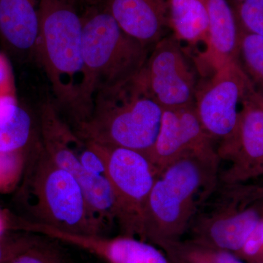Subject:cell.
<instances>
[{"instance_id":"obj_23","label":"cell","mask_w":263,"mask_h":263,"mask_svg":"<svg viewBox=\"0 0 263 263\" xmlns=\"http://www.w3.org/2000/svg\"><path fill=\"white\" fill-rule=\"evenodd\" d=\"M7 235L0 237V263L9 262L17 254L28 248L41 238L33 233Z\"/></svg>"},{"instance_id":"obj_22","label":"cell","mask_w":263,"mask_h":263,"mask_svg":"<svg viewBox=\"0 0 263 263\" xmlns=\"http://www.w3.org/2000/svg\"><path fill=\"white\" fill-rule=\"evenodd\" d=\"M233 8L238 29L263 37V0H245Z\"/></svg>"},{"instance_id":"obj_21","label":"cell","mask_w":263,"mask_h":263,"mask_svg":"<svg viewBox=\"0 0 263 263\" xmlns=\"http://www.w3.org/2000/svg\"><path fill=\"white\" fill-rule=\"evenodd\" d=\"M8 263H65V257L57 240L40 238Z\"/></svg>"},{"instance_id":"obj_16","label":"cell","mask_w":263,"mask_h":263,"mask_svg":"<svg viewBox=\"0 0 263 263\" xmlns=\"http://www.w3.org/2000/svg\"><path fill=\"white\" fill-rule=\"evenodd\" d=\"M39 29L37 0H0V40L12 53L34 55Z\"/></svg>"},{"instance_id":"obj_9","label":"cell","mask_w":263,"mask_h":263,"mask_svg":"<svg viewBox=\"0 0 263 263\" xmlns=\"http://www.w3.org/2000/svg\"><path fill=\"white\" fill-rule=\"evenodd\" d=\"M138 78L163 109L195 104L199 84L196 71L174 34L162 38L153 46Z\"/></svg>"},{"instance_id":"obj_19","label":"cell","mask_w":263,"mask_h":263,"mask_svg":"<svg viewBox=\"0 0 263 263\" xmlns=\"http://www.w3.org/2000/svg\"><path fill=\"white\" fill-rule=\"evenodd\" d=\"M238 62L254 87L263 95V37L239 29Z\"/></svg>"},{"instance_id":"obj_28","label":"cell","mask_w":263,"mask_h":263,"mask_svg":"<svg viewBox=\"0 0 263 263\" xmlns=\"http://www.w3.org/2000/svg\"><path fill=\"white\" fill-rule=\"evenodd\" d=\"M233 1H234L235 4H236V3H241V2L245 1V0H233Z\"/></svg>"},{"instance_id":"obj_17","label":"cell","mask_w":263,"mask_h":263,"mask_svg":"<svg viewBox=\"0 0 263 263\" xmlns=\"http://www.w3.org/2000/svg\"><path fill=\"white\" fill-rule=\"evenodd\" d=\"M170 29L180 42L205 44L209 30L206 0H167Z\"/></svg>"},{"instance_id":"obj_10","label":"cell","mask_w":263,"mask_h":263,"mask_svg":"<svg viewBox=\"0 0 263 263\" xmlns=\"http://www.w3.org/2000/svg\"><path fill=\"white\" fill-rule=\"evenodd\" d=\"M251 84L238 62L216 70L199 82L195 107L204 130L219 145L229 141L238 124L242 99Z\"/></svg>"},{"instance_id":"obj_1","label":"cell","mask_w":263,"mask_h":263,"mask_svg":"<svg viewBox=\"0 0 263 263\" xmlns=\"http://www.w3.org/2000/svg\"><path fill=\"white\" fill-rule=\"evenodd\" d=\"M220 162L217 152L188 153L162 169L147 202L140 239L167 252L181 241L219 183Z\"/></svg>"},{"instance_id":"obj_20","label":"cell","mask_w":263,"mask_h":263,"mask_svg":"<svg viewBox=\"0 0 263 263\" xmlns=\"http://www.w3.org/2000/svg\"><path fill=\"white\" fill-rule=\"evenodd\" d=\"M30 148L14 152H0V193L10 191L22 180Z\"/></svg>"},{"instance_id":"obj_2","label":"cell","mask_w":263,"mask_h":263,"mask_svg":"<svg viewBox=\"0 0 263 263\" xmlns=\"http://www.w3.org/2000/svg\"><path fill=\"white\" fill-rule=\"evenodd\" d=\"M40 29L34 56L50 81L59 107L77 125L87 119L81 15L70 0H38Z\"/></svg>"},{"instance_id":"obj_5","label":"cell","mask_w":263,"mask_h":263,"mask_svg":"<svg viewBox=\"0 0 263 263\" xmlns=\"http://www.w3.org/2000/svg\"><path fill=\"white\" fill-rule=\"evenodd\" d=\"M84 9L83 54L86 98L91 110L96 91L138 75L152 48L127 34L100 5Z\"/></svg>"},{"instance_id":"obj_26","label":"cell","mask_w":263,"mask_h":263,"mask_svg":"<svg viewBox=\"0 0 263 263\" xmlns=\"http://www.w3.org/2000/svg\"><path fill=\"white\" fill-rule=\"evenodd\" d=\"M10 229V221L8 216L0 212V237L7 234V230Z\"/></svg>"},{"instance_id":"obj_8","label":"cell","mask_w":263,"mask_h":263,"mask_svg":"<svg viewBox=\"0 0 263 263\" xmlns=\"http://www.w3.org/2000/svg\"><path fill=\"white\" fill-rule=\"evenodd\" d=\"M86 143L98 151L105 161V176L114 197L116 223L122 235L141 238L157 170L146 156L136 151Z\"/></svg>"},{"instance_id":"obj_18","label":"cell","mask_w":263,"mask_h":263,"mask_svg":"<svg viewBox=\"0 0 263 263\" xmlns=\"http://www.w3.org/2000/svg\"><path fill=\"white\" fill-rule=\"evenodd\" d=\"M32 138V117L16 95L0 94V152L27 149L33 144Z\"/></svg>"},{"instance_id":"obj_12","label":"cell","mask_w":263,"mask_h":263,"mask_svg":"<svg viewBox=\"0 0 263 263\" xmlns=\"http://www.w3.org/2000/svg\"><path fill=\"white\" fill-rule=\"evenodd\" d=\"M213 152H216L214 141L204 130L195 104L163 109L158 136L148 157L157 175L186 154Z\"/></svg>"},{"instance_id":"obj_11","label":"cell","mask_w":263,"mask_h":263,"mask_svg":"<svg viewBox=\"0 0 263 263\" xmlns=\"http://www.w3.org/2000/svg\"><path fill=\"white\" fill-rule=\"evenodd\" d=\"M240 106L234 134L216 149L220 160L228 162L219 171L221 183H247L263 176V95L252 83Z\"/></svg>"},{"instance_id":"obj_15","label":"cell","mask_w":263,"mask_h":263,"mask_svg":"<svg viewBox=\"0 0 263 263\" xmlns=\"http://www.w3.org/2000/svg\"><path fill=\"white\" fill-rule=\"evenodd\" d=\"M209 30L205 50L195 59L202 76H211L233 62H238L239 29L233 6L228 0H206Z\"/></svg>"},{"instance_id":"obj_27","label":"cell","mask_w":263,"mask_h":263,"mask_svg":"<svg viewBox=\"0 0 263 263\" xmlns=\"http://www.w3.org/2000/svg\"><path fill=\"white\" fill-rule=\"evenodd\" d=\"M74 5L77 6L83 7L85 8L91 5H95L97 4L98 0H70Z\"/></svg>"},{"instance_id":"obj_4","label":"cell","mask_w":263,"mask_h":263,"mask_svg":"<svg viewBox=\"0 0 263 263\" xmlns=\"http://www.w3.org/2000/svg\"><path fill=\"white\" fill-rule=\"evenodd\" d=\"M18 193L24 220L74 234L105 235L81 185L51 160L41 142L29 149Z\"/></svg>"},{"instance_id":"obj_24","label":"cell","mask_w":263,"mask_h":263,"mask_svg":"<svg viewBox=\"0 0 263 263\" xmlns=\"http://www.w3.org/2000/svg\"><path fill=\"white\" fill-rule=\"evenodd\" d=\"M238 254V257L241 256L251 260H263V218L249 235Z\"/></svg>"},{"instance_id":"obj_13","label":"cell","mask_w":263,"mask_h":263,"mask_svg":"<svg viewBox=\"0 0 263 263\" xmlns=\"http://www.w3.org/2000/svg\"><path fill=\"white\" fill-rule=\"evenodd\" d=\"M43 233L52 239L94 254L107 263H173L157 246L136 237L74 234L49 227L43 228Z\"/></svg>"},{"instance_id":"obj_29","label":"cell","mask_w":263,"mask_h":263,"mask_svg":"<svg viewBox=\"0 0 263 263\" xmlns=\"http://www.w3.org/2000/svg\"><path fill=\"white\" fill-rule=\"evenodd\" d=\"M262 263H263V262H262Z\"/></svg>"},{"instance_id":"obj_14","label":"cell","mask_w":263,"mask_h":263,"mask_svg":"<svg viewBox=\"0 0 263 263\" xmlns=\"http://www.w3.org/2000/svg\"><path fill=\"white\" fill-rule=\"evenodd\" d=\"M127 34L151 48L170 29L167 0H98Z\"/></svg>"},{"instance_id":"obj_3","label":"cell","mask_w":263,"mask_h":263,"mask_svg":"<svg viewBox=\"0 0 263 263\" xmlns=\"http://www.w3.org/2000/svg\"><path fill=\"white\" fill-rule=\"evenodd\" d=\"M162 113L163 108L151 96L138 74L97 91L89 117L73 129L83 141L128 148L148 157Z\"/></svg>"},{"instance_id":"obj_6","label":"cell","mask_w":263,"mask_h":263,"mask_svg":"<svg viewBox=\"0 0 263 263\" xmlns=\"http://www.w3.org/2000/svg\"><path fill=\"white\" fill-rule=\"evenodd\" d=\"M262 218L263 186L219 181L190 223V242L236 254Z\"/></svg>"},{"instance_id":"obj_7","label":"cell","mask_w":263,"mask_h":263,"mask_svg":"<svg viewBox=\"0 0 263 263\" xmlns=\"http://www.w3.org/2000/svg\"><path fill=\"white\" fill-rule=\"evenodd\" d=\"M40 130L46 153L57 165L77 180L95 219L105 232L116 222L113 192L106 176L90 174L83 167L78 156L81 139L51 102L41 106Z\"/></svg>"},{"instance_id":"obj_25","label":"cell","mask_w":263,"mask_h":263,"mask_svg":"<svg viewBox=\"0 0 263 263\" xmlns=\"http://www.w3.org/2000/svg\"><path fill=\"white\" fill-rule=\"evenodd\" d=\"M0 94L15 95L14 76L8 58L0 53Z\"/></svg>"}]
</instances>
